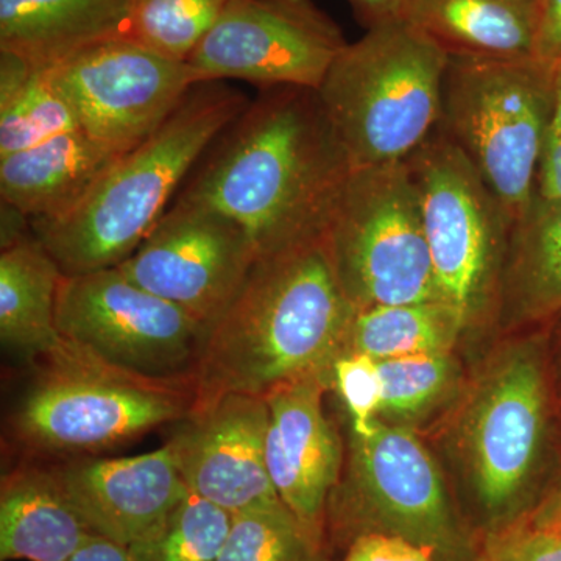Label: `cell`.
<instances>
[{
    "mask_svg": "<svg viewBox=\"0 0 561 561\" xmlns=\"http://www.w3.org/2000/svg\"><path fill=\"white\" fill-rule=\"evenodd\" d=\"M351 169L319 92L265 88L214 140L179 198L230 217L257 256H272L323 236Z\"/></svg>",
    "mask_w": 561,
    "mask_h": 561,
    "instance_id": "6da1fadb",
    "label": "cell"
},
{
    "mask_svg": "<svg viewBox=\"0 0 561 561\" xmlns=\"http://www.w3.org/2000/svg\"><path fill=\"white\" fill-rule=\"evenodd\" d=\"M354 313L323 238L260 257L206 331L195 409L230 393L267 398L302 376L332 370Z\"/></svg>",
    "mask_w": 561,
    "mask_h": 561,
    "instance_id": "7a4b0ae2",
    "label": "cell"
},
{
    "mask_svg": "<svg viewBox=\"0 0 561 561\" xmlns=\"http://www.w3.org/2000/svg\"><path fill=\"white\" fill-rule=\"evenodd\" d=\"M249 102L224 81L195 84L149 139L122 154L79 208L61 219L31 221L33 234L62 275L124 264L168 213L183 180Z\"/></svg>",
    "mask_w": 561,
    "mask_h": 561,
    "instance_id": "3957f363",
    "label": "cell"
},
{
    "mask_svg": "<svg viewBox=\"0 0 561 561\" xmlns=\"http://www.w3.org/2000/svg\"><path fill=\"white\" fill-rule=\"evenodd\" d=\"M31 379L9 419L27 459H79L110 451L194 412L192 379L121 370L62 341L31 362Z\"/></svg>",
    "mask_w": 561,
    "mask_h": 561,
    "instance_id": "277c9868",
    "label": "cell"
},
{
    "mask_svg": "<svg viewBox=\"0 0 561 561\" xmlns=\"http://www.w3.org/2000/svg\"><path fill=\"white\" fill-rule=\"evenodd\" d=\"M448 61L408 20L348 43L317 92L351 168L402 162L420 149L440 121Z\"/></svg>",
    "mask_w": 561,
    "mask_h": 561,
    "instance_id": "5b68a950",
    "label": "cell"
},
{
    "mask_svg": "<svg viewBox=\"0 0 561 561\" xmlns=\"http://www.w3.org/2000/svg\"><path fill=\"white\" fill-rule=\"evenodd\" d=\"M552 66L449 57L437 128L474 165L513 221L537 195L553 103Z\"/></svg>",
    "mask_w": 561,
    "mask_h": 561,
    "instance_id": "8992f818",
    "label": "cell"
},
{
    "mask_svg": "<svg viewBox=\"0 0 561 561\" xmlns=\"http://www.w3.org/2000/svg\"><path fill=\"white\" fill-rule=\"evenodd\" d=\"M321 238L356 311L443 302L405 161L351 169Z\"/></svg>",
    "mask_w": 561,
    "mask_h": 561,
    "instance_id": "52a82bcc",
    "label": "cell"
},
{
    "mask_svg": "<svg viewBox=\"0 0 561 561\" xmlns=\"http://www.w3.org/2000/svg\"><path fill=\"white\" fill-rule=\"evenodd\" d=\"M442 300L468 323L489 301L512 220L463 151L438 128L405 160Z\"/></svg>",
    "mask_w": 561,
    "mask_h": 561,
    "instance_id": "ba28073f",
    "label": "cell"
},
{
    "mask_svg": "<svg viewBox=\"0 0 561 561\" xmlns=\"http://www.w3.org/2000/svg\"><path fill=\"white\" fill-rule=\"evenodd\" d=\"M57 330L62 341L121 370L192 381L208 331L119 267L62 276Z\"/></svg>",
    "mask_w": 561,
    "mask_h": 561,
    "instance_id": "9c48e42d",
    "label": "cell"
},
{
    "mask_svg": "<svg viewBox=\"0 0 561 561\" xmlns=\"http://www.w3.org/2000/svg\"><path fill=\"white\" fill-rule=\"evenodd\" d=\"M348 46L316 0H231L187 65L201 83L319 90Z\"/></svg>",
    "mask_w": 561,
    "mask_h": 561,
    "instance_id": "30bf717a",
    "label": "cell"
},
{
    "mask_svg": "<svg viewBox=\"0 0 561 561\" xmlns=\"http://www.w3.org/2000/svg\"><path fill=\"white\" fill-rule=\"evenodd\" d=\"M51 70L79 130L119 153L149 139L201 83L186 61L127 36L91 44Z\"/></svg>",
    "mask_w": 561,
    "mask_h": 561,
    "instance_id": "8fae6325",
    "label": "cell"
},
{
    "mask_svg": "<svg viewBox=\"0 0 561 561\" xmlns=\"http://www.w3.org/2000/svg\"><path fill=\"white\" fill-rule=\"evenodd\" d=\"M257 260L241 225L219 210L176 198L146 241L117 267L208 330L234 300Z\"/></svg>",
    "mask_w": 561,
    "mask_h": 561,
    "instance_id": "7c38bea8",
    "label": "cell"
},
{
    "mask_svg": "<svg viewBox=\"0 0 561 561\" xmlns=\"http://www.w3.org/2000/svg\"><path fill=\"white\" fill-rule=\"evenodd\" d=\"M354 490L356 500L335 513L342 526L400 535L435 556H461L463 538L440 472L411 431L376 423L370 437L359 438Z\"/></svg>",
    "mask_w": 561,
    "mask_h": 561,
    "instance_id": "4fadbf2b",
    "label": "cell"
},
{
    "mask_svg": "<svg viewBox=\"0 0 561 561\" xmlns=\"http://www.w3.org/2000/svg\"><path fill=\"white\" fill-rule=\"evenodd\" d=\"M546 412L540 354L513 351L483 383L465 437L476 494L491 515L507 512L526 490L545 440Z\"/></svg>",
    "mask_w": 561,
    "mask_h": 561,
    "instance_id": "5bb4252c",
    "label": "cell"
},
{
    "mask_svg": "<svg viewBox=\"0 0 561 561\" xmlns=\"http://www.w3.org/2000/svg\"><path fill=\"white\" fill-rule=\"evenodd\" d=\"M267 427L265 398L230 393L179 421L165 446L187 490L234 515L280 501L265 460Z\"/></svg>",
    "mask_w": 561,
    "mask_h": 561,
    "instance_id": "9a60e30c",
    "label": "cell"
},
{
    "mask_svg": "<svg viewBox=\"0 0 561 561\" xmlns=\"http://www.w3.org/2000/svg\"><path fill=\"white\" fill-rule=\"evenodd\" d=\"M332 370L302 376L272 391L265 460L283 504L324 541L328 504L337 483L341 448L323 412Z\"/></svg>",
    "mask_w": 561,
    "mask_h": 561,
    "instance_id": "2e32d148",
    "label": "cell"
},
{
    "mask_svg": "<svg viewBox=\"0 0 561 561\" xmlns=\"http://www.w3.org/2000/svg\"><path fill=\"white\" fill-rule=\"evenodd\" d=\"M58 474L94 534L131 546L149 537L190 494L168 446L130 457H79Z\"/></svg>",
    "mask_w": 561,
    "mask_h": 561,
    "instance_id": "e0dca14e",
    "label": "cell"
},
{
    "mask_svg": "<svg viewBox=\"0 0 561 561\" xmlns=\"http://www.w3.org/2000/svg\"><path fill=\"white\" fill-rule=\"evenodd\" d=\"M124 153L87 133H61L0 158V198L31 221L57 220L79 208Z\"/></svg>",
    "mask_w": 561,
    "mask_h": 561,
    "instance_id": "ac0fdd59",
    "label": "cell"
},
{
    "mask_svg": "<svg viewBox=\"0 0 561 561\" xmlns=\"http://www.w3.org/2000/svg\"><path fill=\"white\" fill-rule=\"evenodd\" d=\"M94 531L70 502L57 465L25 459L0 483V560L68 561Z\"/></svg>",
    "mask_w": 561,
    "mask_h": 561,
    "instance_id": "d6986e66",
    "label": "cell"
},
{
    "mask_svg": "<svg viewBox=\"0 0 561 561\" xmlns=\"http://www.w3.org/2000/svg\"><path fill=\"white\" fill-rule=\"evenodd\" d=\"M405 20L448 57L535 58L538 0H411Z\"/></svg>",
    "mask_w": 561,
    "mask_h": 561,
    "instance_id": "ffe728a7",
    "label": "cell"
},
{
    "mask_svg": "<svg viewBox=\"0 0 561 561\" xmlns=\"http://www.w3.org/2000/svg\"><path fill=\"white\" fill-rule=\"evenodd\" d=\"M131 0H0V51L55 66L127 33Z\"/></svg>",
    "mask_w": 561,
    "mask_h": 561,
    "instance_id": "44dd1931",
    "label": "cell"
},
{
    "mask_svg": "<svg viewBox=\"0 0 561 561\" xmlns=\"http://www.w3.org/2000/svg\"><path fill=\"white\" fill-rule=\"evenodd\" d=\"M62 276L33 232L2 247L0 341L28 364L60 342L57 301Z\"/></svg>",
    "mask_w": 561,
    "mask_h": 561,
    "instance_id": "7402d4cb",
    "label": "cell"
},
{
    "mask_svg": "<svg viewBox=\"0 0 561 561\" xmlns=\"http://www.w3.org/2000/svg\"><path fill=\"white\" fill-rule=\"evenodd\" d=\"M79 130L51 66L0 51V158Z\"/></svg>",
    "mask_w": 561,
    "mask_h": 561,
    "instance_id": "603a6c76",
    "label": "cell"
},
{
    "mask_svg": "<svg viewBox=\"0 0 561 561\" xmlns=\"http://www.w3.org/2000/svg\"><path fill=\"white\" fill-rule=\"evenodd\" d=\"M505 290L524 316L561 311V202L535 195L508 238Z\"/></svg>",
    "mask_w": 561,
    "mask_h": 561,
    "instance_id": "cb8c5ba5",
    "label": "cell"
},
{
    "mask_svg": "<svg viewBox=\"0 0 561 561\" xmlns=\"http://www.w3.org/2000/svg\"><path fill=\"white\" fill-rule=\"evenodd\" d=\"M463 323L446 302L373 306L354 313L346 353L375 360L413 354L446 353Z\"/></svg>",
    "mask_w": 561,
    "mask_h": 561,
    "instance_id": "d4e9b609",
    "label": "cell"
},
{
    "mask_svg": "<svg viewBox=\"0 0 561 561\" xmlns=\"http://www.w3.org/2000/svg\"><path fill=\"white\" fill-rule=\"evenodd\" d=\"M323 541L283 504L234 513L217 561H321Z\"/></svg>",
    "mask_w": 561,
    "mask_h": 561,
    "instance_id": "484cf974",
    "label": "cell"
},
{
    "mask_svg": "<svg viewBox=\"0 0 561 561\" xmlns=\"http://www.w3.org/2000/svg\"><path fill=\"white\" fill-rule=\"evenodd\" d=\"M231 0H131L125 36L176 61L190 60Z\"/></svg>",
    "mask_w": 561,
    "mask_h": 561,
    "instance_id": "4316f807",
    "label": "cell"
},
{
    "mask_svg": "<svg viewBox=\"0 0 561 561\" xmlns=\"http://www.w3.org/2000/svg\"><path fill=\"white\" fill-rule=\"evenodd\" d=\"M231 513L191 493L149 537L128 546L136 561H217Z\"/></svg>",
    "mask_w": 561,
    "mask_h": 561,
    "instance_id": "83f0119b",
    "label": "cell"
},
{
    "mask_svg": "<svg viewBox=\"0 0 561 561\" xmlns=\"http://www.w3.org/2000/svg\"><path fill=\"white\" fill-rule=\"evenodd\" d=\"M382 411L397 416L420 415L440 397L451 378L448 353L413 354L378 360Z\"/></svg>",
    "mask_w": 561,
    "mask_h": 561,
    "instance_id": "f1b7e54d",
    "label": "cell"
},
{
    "mask_svg": "<svg viewBox=\"0 0 561 561\" xmlns=\"http://www.w3.org/2000/svg\"><path fill=\"white\" fill-rule=\"evenodd\" d=\"M337 389L353 419L357 437H370L375 415L382 409V382L378 360L362 353H343L332 365Z\"/></svg>",
    "mask_w": 561,
    "mask_h": 561,
    "instance_id": "f546056e",
    "label": "cell"
},
{
    "mask_svg": "<svg viewBox=\"0 0 561 561\" xmlns=\"http://www.w3.org/2000/svg\"><path fill=\"white\" fill-rule=\"evenodd\" d=\"M478 561H561V534L524 519L493 535Z\"/></svg>",
    "mask_w": 561,
    "mask_h": 561,
    "instance_id": "4dcf8cb0",
    "label": "cell"
},
{
    "mask_svg": "<svg viewBox=\"0 0 561 561\" xmlns=\"http://www.w3.org/2000/svg\"><path fill=\"white\" fill-rule=\"evenodd\" d=\"M434 556L427 546L400 535L368 531L350 542L341 561H434Z\"/></svg>",
    "mask_w": 561,
    "mask_h": 561,
    "instance_id": "1f68e13d",
    "label": "cell"
},
{
    "mask_svg": "<svg viewBox=\"0 0 561 561\" xmlns=\"http://www.w3.org/2000/svg\"><path fill=\"white\" fill-rule=\"evenodd\" d=\"M537 195L561 202V65L553 69V103L538 171Z\"/></svg>",
    "mask_w": 561,
    "mask_h": 561,
    "instance_id": "d6a6232c",
    "label": "cell"
},
{
    "mask_svg": "<svg viewBox=\"0 0 561 561\" xmlns=\"http://www.w3.org/2000/svg\"><path fill=\"white\" fill-rule=\"evenodd\" d=\"M535 60L561 65V0H538Z\"/></svg>",
    "mask_w": 561,
    "mask_h": 561,
    "instance_id": "836d02e7",
    "label": "cell"
},
{
    "mask_svg": "<svg viewBox=\"0 0 561 561\" xmlns=\"http://www.w3.org/2000/svg\"><path fill=\"white\" fill-rule=\"evenodd\" d=\"M346 2L350 3L354 18L362 27L370 31L379 25L405 20L411 0H346Z\"/></svg>",
    "mask_w": 561,
    "mask_h": 561,
    "instance_id": "e575fe53",
    "label": "cell"
},
{
    "mask_svg": "<svg viewBox=\"0 0 561 561\" xmlns=\"http://www.w3.org/2000/svg\"><path fill=\"white\" fill-rule=\"evenodd\" d=\"M68 561H136L128 546L110 540L102 535H92Z\"/></svg>",
    "mask_w": 561,
    "mask_h": 561,
    "instance_id": "d590c367",
    "label": "cell"
},
{
    "mask_svg": "<svg viewBox=\"0 0 561 561\" xmlns=\"http://www.w3.org/2000/svg\"><path fill=\"white\" fill-rule=\"evenodd\" d=\"M527 519L531 526L538 527V529H559L561 527V478Z\"/></svg>",
    "mask_w": 561,
    "mask_h": 561,
    "instance_id": "8d00e7d4",
    "label": "cell"
},
{
    "mask_svg": "<svg viewBox=\"0 0 561 561\" xmlns=\"http://www.w3.org/2000/svg\"><path fill=\"white\" fill-rule=\"evenodd\" d=\"M551 530H557V531H559V534H561V527H559V529H551Z\"/></svg>",
    "mask_w": 561,
    "mask_h": 561,
    "instance_id": "74e56055",
    "label": "cell"
}]
</instances>
